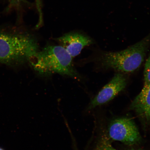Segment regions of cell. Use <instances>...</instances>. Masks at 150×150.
<instances>
[{
	"instance_id": "7a4b0ae2",
	"label": "cell",
	"mask_w": 150,
	"mask_h": 150,
	"mask_svg": "<svg viewBox=\"0 0 150 150\" xmlns=\"http://www.w3.org/2000/svg\"><path fill=\"white\" fill-rule=\"evenodd\" d=\"M39 50L36 39L30 34L0 31V63L16 65L29 62Z\"/></svg>"
},
{
	"instance_id": "52a82bcc",
	"label": "cell",
	"mask_w": 150,
	"mask_h": 150,
	"mask_svg": "<svg viewBox=\"0 0 150 150\" xmlns=\"http://www.w3.org/2000/svg\"><path fill=\"white\" fill-rule=\"evenodd\" d=\"M136 112L144 126L150 124V84H144L143 88L130 106Z\"/></svg>"
},
{
	"instance_id": "5b68a950",
	"label": "cell",
	"mask_w": 150,
	"mask_h": 150,
	"mask_svg": "<svg viewBox=\"0 0 150 150\" xmlns=\"http://www.w3.org/2000/svg\"><path fill=\"white\" fill-rule=\"evenodd\" d=\"M126 85L127 80L125 76L121 73L116 74L92 99L86 108V112L109 102L124 89Z\"/></svg>"
},
{
	"instance_id": "7c38bea8",
	"label": "cell",
	"mask_w": 150,
	"mask_h": 150,
	"mask_svg": "<svg viewBox=\"0 0 150 150\" xmlns=\"http://www.w3.org/2000/svg\"><path fill=\"white\" fill-rule=\"evenodd\" d=\"M128 150H142L139 149H131Z\"/></svg>"
},
{
	"instance_id": "5bb4252c",
	"label": "cell",
	"mask_w": 150,
	"mask_h": 150,
	"mask_svg": "<svg viewBox=\"0 0 150 150\" xmlns=\"http://www.w3.org/2000/svg\"><path fill=\"white\" fill-rule=\"evenodd\" d=\"M0 150H4L2 148H1L0 147Z\"/></svg>"
},
{
	"instance_id": "277c9868",
	"label": "cell",
	"mask_w": 150,
	"mask_h": 150,
	"mask_svg": "<svg viewBox=\"0 0 150 150\" xmlns=\"http://www.w3.org/2000/svg\"><path fill=\"white\" fill-rule=\"evenodd\" d=\"M108 133L109 138L125 145H137L141 142L137 127L130 118L122 117L114 120L109 126Z\"/></svg>"
},
{
	"instance_id": "30bf717a",
	"label": "cell",
	"mask_w": 150,
	"mask_h": 150,
	"mask_svg": "<svg viewBox=\"0 0 150 150\" xmlns=\"http://www.w3.org/2000/svg\"><path fill=\"white\" fill-rule=\"evenodd\" d=\"M144 84H150V55L146 61L144 72Z\"/></svg>"
},
{
	"instance_id": "ba28073f",
	"label": "cell",
	"mask_w": 150,
	"mask_h": 150,
	"mask_svg": "<svg viewBox=\"0 0 150 150\" xmlns=\"http://www.w3.org/2000/svg\"><path fill=\"white\" fill-rule=\"evenodd\" d=\"M95 150H117L114 148L106 135L103 136L99 140Z\"/></svg>"
},
{
	"instance_id": "8992f818",
	"label": "cell",
	"mask_w": 150,
	"mask_h": 150,
	"mask_svg": "<svg viewBox=\"0 0 150 150\" xmlns=\"http://www.w3.org/2000/svg\"><path fill=\"white\" fill-rule=\"evenodd\" d=\"M54 39L72 57L79 55L85 47L93 43L92 40L89 37L75 32L65 34Z\"/></svg>"
},
{
	"instance_id": "4fadbf2b",
	"label": "cell",
	"mask_w": 150,
	"mask_h": 150,
	"mask_svg": "<svg viewBox=\"0 0 150 150\" xmlns=\"http://www.w3.org/2000/svg\"><path fill=\"white\" fill-rule=\"evenodd\" d=\"M74 149V150H78L77 147H75Z\"/></svg>"
},
{
	"instance_id": "6da1fadb",
	"label": "cell",
	"mask_w": 150,
	"mask_h": 150,
	"mask_svg": "<svg viewBox=\"0 0 150 150\" xmlns=\"http://www.w3.org/2000/svg\"><path fill=\"white\" fill-rule=\"evenodd\" d=\"M72 58L59 45H49L37 52L29 62L34 70L42 76L58 74L81 79L80 74L73 65Z\"/></svg>"
},
{
	"instance_id": "8fae6325",
	"label": "cell",
	"mask_w": 150,
	"mask_h": 150,
	"mask_svg": "<svg viewBox=\"0 0 150 150\" xmlns=\"http://www.w3.org/2000/svg\"><path fill=\"white\" fill-rule=\"evenodd\" d=\"M28 3L25 0H11V5L14 6H17L21 4L22 3Z\"/></svg>"
},
{
	"instance_id": "9c48e42d",
	"label": "cell",
	"mask_w": 150,
	"mask_h": 150,
	"mask_svg": "<svg viewBox=\"0 0 150 150\" xmlns=\"http://www.w3.org/2000/svg\"><path fill=\"white\" fill-rule=\"evenodd\" d=\"M37 9L39 14V21L35 27L39 29L42 27L43 24V14L42 12V0H35Z\"/></svg>"
},
{
	"instance_id": "3957f363",
	"label": "cell",
	"mask_w": 150,
	"mask_h": 150,
	"mask_svg": "<svg viewBox=\"0 0 150 150\" xmlns=\"http://www.w3.org/2000/svg\"><path fill=\"white\" fill-rule=\"evenodd\" d=\"M150 43V35L126 49L117 52H105L100 62L105 69H111L123 73L134 72L144 61Z\"/></svg>"
}]
</instances>
